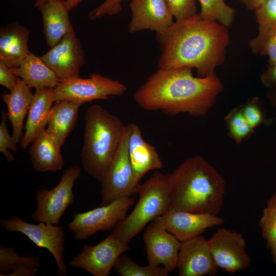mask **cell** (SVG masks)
<instances>
[{"label": "cell", "mask_w": 276, "mask_h": 276, "mask_svg": "<svg viewBox=\"0 0 276 276\" xmlns=\"http://www.w3.org/2000/svg\"><path fill=\"white\" fill-rule=\"evenodd\" d=\"M187 67L159 68L134 93L133 98L141 108L160 111L168 116L185 113L204 116L223 90L214 73L201 77L193 75Z\"/></svg>", "instance_id": "cell-1"}, {"label": "cell", "mask_w": 276, "mask_h": 276, "mask_svg": "<svg viewBox=\"0 0 276 276\" xmlns=\"http://www.w3.org/2000/svg\"><path fill=\"white\" fill-rule=\"evenodd\" d=\"M157 37L162 51L159 68H194L201 77L214 74L223 63L230 41L227 27L199 13L176 21Z\"/></svg>", "instance_id": "cell-2"}, {"label": "cell", "mask_w": 276, "mask_h": 276, "mask_svg": "<svg viewBox=\"0 0 276 276\" xmlns=\"http://www.w3.org/2000/svg\"><path fill=\"white\" fill-rule=\"evenodd\" d=\"M168 211L218 215L226 192L222 175L205 158L186 159L168 174Z\"/></svg>", "instance_id": "cell-3"}, {"label": "cell", "mask_w": 276, "mask_h": 276, "mask_svg": "<svg viewBox=\"0 0 276 276\" xmlns=\"http://www.w3.org/2000/svg\"><path fill=\"white\" fill-rule=\"evenodd\" d=\"M126 127L100 105H92L85 112L82 164L84 171L100 182L120 146Z\"/></svg>", "instance_id": "cell-4"}, {"label": "cell", "mask_w": 276, "mask_h": 276, "mask_svg": "<svg viewBox=\"0 0 276 276\" xmlns=\"http://www.w3.org/2000/svg\"><path fill=\"white\" fill-rule=\"evenodd\" d=\"M167 177L168 174L156 172L140 185L137 203L131 213L113 228L112 233L125 243L129 244L149 222L169 211Z\"/></svg>", "instance_id": "cell-5"}, {"label": "cell", "mask_w": 276, "mask_h": 276, "mask_svg": "<svg viewBox=\"0 0 276 276\" xmlns=\"http://www.w3.org/2000/svg\"><path fill=\"white\" fill-rule=\"evenodd\" d=\"M127 88L118 80L98 74L88 78L80 77L60 80L54 88V100H67L82 104L95 100H106L124 95Z\"/></svg>", "instance_id": "cell-6"}, {"label": "cell", "mask_w": 276, "mask_h": 276, "mask_svg": "<svg viewBox=\"0 0 276 276\" xmlns=\"http://www.w3.org/2000/svg\"><path fill=\"white\" fill-rule=\"evenodd\" d=\"M81 173L79 167H70L63 171L59 182L53 189L48 190L42 188L38 190L35 194L36 209L32 215L33 220L58 225L61 218L74 201L73 188Z\"/></svg>", "instance_id": "cell-7"}, {"label": "cell", "mask_w": 276, "mask_h": 276, "mask_svg": "<svg viewBox=\"0 0 276 276\" xmlns=\"http://www.w3.org/2000/svg\"><path fill=\"white\" fill-rule=\"evenodd\" d=\"M128 125L120 146L101 182L102 205L138 193L140 183L135 177L128 153Z\"/></svg>", "instance_id": "cell-8"}, {"label": "cell", "mask_w": 276, "mask_h": 276, "mask_svg": "<svg viewBox=\"0 0 276 276\" xmlns=\"http://www.w3.org/2000/svg\"><path fill=\"white\" fill-rule=\"evenodd\" d=\"M134 201L131 196L124 197L87 212L74 214L67 227L76 240H85L99 231L113 228L127 216Z\"/></svg>", "instance_id": "cell-9"}, {"label": "cell", "mask_w": 276, "mask_h": 276, "mask_svg": "<svg viewBox=\"0 0 276 276\" xmlns=\"http://www.w3.org/2000/svg\"><path fill=\"white\" fill-rule=\"evenodd\" d=\"M0 223L6 231L21 233L37 247L48 249L55 260L58 274L59 276L67 274L63 259L65 234L61 226L42 222L37 224L30 223L16 216L2 220Z\"/></svg>", "instance_id": "cell-10"}, {"label": "cell", "mask_w": 276, "mask_h": 276, "mask_svg": "<svg viewBox=\"0 0 276 276\" xmlns=\"http://www.w3.org/2000/svg\"><path fill=\"white\" fill-rule=\"evenodd\" d=\"M213 259L219 268L229 274L248 269L251 258L243 235L229 229L218 228L208 240Z\"/></svg>", "instance_id": "cell-11"}, {"label": "cell", "mask_w": 276, "mask_h": 276, "mask_svg": "<svg viewBox=\"0 0 276 276\" xmlns=\"http://www.w3.org/2000/svg\"><path fill=\"white\" fill-rule=\"evenodd\" d=\"M128 248V244L112 233L96 245H85L68 265L84 269L94 276H108L118 258Z\"/></svg>", "instance_id": "cell-12"}, {"label": "cell", "mask_w": 276, "mask_h": 276, "mask_svg": "<svg viewBox=\"0 0 276 276\" xmlns=\"http://www.w3.org/2000/svg\"><path fill=\"white\" fill-rule=\"evenodd\" d=\"M40 57L60 80L80 77L85 63L84 51L75 31L64 35Z\"/></svg>", "instance_id": "cell-13"}, {"label": "cell", "mask_w": 276, "mask_h": 276, "mask_svg": "<svg viewBox=\"0 0 276 276\" xmlns=\"http://www.w3.org/2000/svg\"><path fill=\"white\" fill-rule=\"evenodd\" d=\"M148 264L162 266L169 272L177 268L181 242L154 221L147 227L143 235Z\"/></svg>", "instance_id": "cell-14"}, {"label": "cell", "mask_w": 276, "mask_h": 276, "mask_svg": "<svg viewBox=\"0 0 276 276\" xmlns=\"http://www.w3.org/2000/svg\"><path fill=\"white\" fill-rule=\"evenodd\" d=\"M154 221L181 242L201 235L209 228L221 225L225 221L218 215L185 211H168Z\"/></svg>", "instance_id": "cell-15"}, {"label": "cell", "mask_w": 276, "mask_h": 276, "mask_svg": "<svg viewBox=\"0 0 276 276\" xmlns=\"http://www.w3.org/2000/svg\"><path fill=\"white\" fill-rule=\"evenodd\" d=\"M177 268L179 276H214L219 269L208 240L201 235L181 242Z\"/></svg>", "instance_id": "cell-16"}, {"label": "cell", "mask_w": 276, "mask_h": 276, "mask_svg": "<svg viewBox=\"0 0 276 276\" xmlns=\"http://www.w3.org/2000/svg\"><path fill=\"white\" fill-rule=\"evenodd\" d=\"M129 8L132 13L129 25L130 33L150 29L160 34L174 23L165 0H131Z\"/></svg>", "instance_id": "cell-17"}, {"label": "cell", "mask_w": 276, "mask_h": 276, "mask_svg": "<svg viewBox=\"0 0 276 276\" xmlns=\"http://www.w3.org/2000/svg\"><path fill=\"white\" fill-rule=\"evenodd\" d=\"M34 6L41 12L43 32L49 47L56 44L66 34L75 31L65 0H37Z\"/></svg>", "instance_id": "cell-18"}, {"label": "cell", "mask_w": 276, "mask_h": 276, "mask_svg": "<svg viewBox=\"0 0 276 276\" xmlns=\"http://www.w3.org/2000/svg\"><path fill=\"white\" fill-rule=\"evenodd\" d=\"M128 126L129 158L135 179L140 183L149 171L162 169L163 163L155 148L144 140L139 126L134 123Z\"/></svg>", "instance_id": "cell-19"}, {"label": "cell", "mask_w": 276, "mask_h": 276, "mask_svg": "<svg viewBox=\"0 0 276 276\" xmlns=\"http://www.w3.org/2000/svg\"><path fill=\"white\" fill-rule=\"evenodd\" d=\"M29 30L16 22L0 29V61L11 68L18 67L31 53Z\"/></svg>", "instance_id": "cell-20"}, {"label": "cell", "mask_w": 276, "mask_h": 276, "mask_svg": "<svg viewBox=\"0 0 276 276\" xmlns=\"http://www.w3.org/2000/svg\"><path fill=\"white\" fill-rule=\"evenodd\" d=\"M54 88L36 89L28 113L25 132L20 141L22 149H25L45 129L54 102Z\"/></svg>", "instance_id": "cell-21"}, {"label": "cell", "mask_w": 276, "mask_h": 276, "mask_svg": "<svg viewBox=\"0 0 276 276\" xmlns=\"http://www.w3.org/2000/svg\"><path fill=\"white\" fill-rule=\"evenodd\" d=\"M31 88L18 77L15 87L10 93H3L1 98L6 104L7 116L12 127V137L17 144L21 141L26 116L31 106L33 95Z\"/></svg>", "instance_id": "cell-22"}, {"label": "cell", "mask_w": 276, "mask_h": 276, "mask_svg": "<svg viewBox=\"0 0 276 276\" xmlns=\"http://www.w3.org/2000/svg\"><path fill=\"white\" fill-rule=\"evenodd\" d=\"M59 144L44 129L32 143L29 150L30 160L37 172L61 170L64 164Z\"/></svg>", "instance_id": "cell-23"}, {"label": "cell", "mask_w": 276, "mask_h": 276, "mask_svg": "<svg viewBox=\"0 0 276 276\" xmlns=\"http://www.w3.org/2000/svg\"><path fill=\"white\" fill-rule=\"evenodd\" d=\"M13 73L31 88H55L60 80L41 57L30 53Z\"/></svg>", "instance_id": "cell-24"}, {"label": "cell", "mask_w": 276, "mask_h": 276, "mask_svg": "<svg viewBox=\"0 0 276 276\" xmlns=\"http://www.w3.org/2000/svg\"><path fill=\"white\" fill-rule=\"evenodd\" d=\"M81 103L67 100L56 102L48 121L47 131L61 146L76 124Z\"/></svg>", "instance_id": "cell-25"}, {"label": "cell", "mask_w": 276, "mask_h": 276, "mask_svg": "<svg viewBox=\"0 0 276 276\" xmlns=\"http://www.w3.org/2000/svg\"><path fill=\"white\" fill-rule=\"evenodd\" d=\"M39 258L28 256L21 257L12 247L1 246L0 247V275H4L6 272L12 270L8 275L33 276L35 275L40 266Z\"/></svg>", "instance_id": "cell-26"}, {"label": "cell", "mask_w": 276, "mask_h": 276, "mask_svg": "<svg viewBox=\"0 0 276 276\" xmlns=\"http://www.w3.org/2000/svg\"><path fill=\"white\" fill-rule=\"evenodd\" d=\"M255 11L259 33L249 42L251 50L276 34V0H266Z\"/></svg>", "instance_id": "cell-27"}, {"label": "cell", "mask_w": 276, "mask_h": 276, "mask_svg": "<svg viewBox=\"0 0 276 276\" xmlns=\"http://www.w3.org/2000/svg\"><path fill=\"white\" fill-rule=\"evenodd\" d=\"M262 237L266 240L276 266V194L267 200L259 222Z\"/></svg>", "instance_id": "cell-28"}, {"label": "cell", "mask_w": 276, "mask_h": 276, "mask_svg": "<svg viewBox=\"0 0 276 276\" xmlns=\"http://www.w3.org/2000/svg\"><path fill=\"white\" fill-rule=\"evenodd\" d=\"M200 16L205 20L216 21L228 28L233 23L235 10L226 4L225 0H199Z\"/></svg>", "instance_id": "cell-29"}, {"label": "cell", "mask_w": 276, "mask_h": 276, "mask_svg": "<svg viewBox=\"0 0 276 276\" xmlns=\"http://www.w3.org/2000/svg\"><path fill=\"white\" fill-rule=\"evenodd\" d=\"M113 268L121 276H167L170 272L162 266H141L123 254L117 259Z\"/></svg>", "instance_id": "cell-30"}, {"label": "cell", "mask_w": 276, "mask_h": 276, "mask_svg": "<svg viewBox=\"0 0 276 276\" xmlns=\"http://www.w3.org/2000/svg\"><path fill=\"white\" fill-rule=\"evenodd\" d=\"M228 135L236 143L240 144L254 133V130L247 122L243 113L242 105L233 108L224 117Z\"/></svg>", "instance_id": "cell-31"}, {"label": "cell", "mask_w": 276, "mask_h": 276, "mask_svg": "<svg viewBox=\"0 0 276 276\" xmlns=\"http://www.w3.org/2000/svg\"><path fill=\"white\" fill-rule=\"evenodd\" d=\"M1 122L0 124V151L2 153L7 162H13L15 159L13 155L9 150L16 154L17 152L16 143L12 135L9 132L6 121L8 119L7 112L5 111L1 112Z\"/></svg>", "instance_id": "cell-32"}, {"label": "cell", "mask_w": 276, "mask_h": 276, "mask_svg": "<svg viewBox=\"0 0 276 276\" xmlns=\"http://www.w3.org/2000/svg\"><path fill=\"white\" fill-rule=\"evenodd\" d=\"M176 21H179L197 14L195 0H165Z\"/></svg>", "instance_id": "cell-33"}, {"label": "cell", "mask_w": 276, "mask_h": 276, "mask_svg": "<svg viewBox=\"0 0 276 276\" xmlns=\"http://www.w3.org/2000/svg\"><path fill=\"white\" fill-rule=\"evenodd\" d=\"M242 107L245 118L254 129L266 122V119L258 97L252 98L244 105H242Z\"/></svg>", "instance_id": "cell-34"}, {"label": "cell", "mask_w": 276, "mask_h": 276, "mask_svg": "<svg viewBox=\"0 0 276 276\" xmlns=\"http://www.w3.org/2000/svg\"><path fill=\"white\" fill-rule=\"evenodd\" d=\"M124 0H105L91 10L88 16L90 19H98L105 15H113L122 10V2Z\"/></svg>", "instance_id": "cell-35"}, {"label": "cell", "mask_w": 276, "mask_h": 276, "mask_svg": "<svg viewBox=\"0 0 276 276\" xmlns=\"http://www.w3.org/2000/svg\"><path fill=\"white\" fill-rule=\"evenodd\" d=\"M251 51L254 53L267 56L268 64L276 63V34L271 35Z\"/></svg>", "instance_id": "cell-36"}, {"label": "cell", "mask_w": 276, "mask_h": 276, "mask_svg": "<svg viewBox=\"0 0 276 276\" xmlns=\"http://www.w3.org/2000/svg\"><path fill=\"white\" fill-rule=\"evenodd\" d=\"M17 80L18 77L13 73L11 68L0 61V84L11 91L15 87Z\"/></svg>", "instance_id": "cell-37"}, {"label": "cell", "mask_w": 276, "mask_h": 276, "mask_svg": "<svg viewBox=\"0 0 276 276\" xmlns=\"http://www.w3.org/2000/svg\"><path fill=\"white\" fill-rule=\"evenodd\" d=\"M260 80L263 85L268 88L276 87V63L268 64L266 70L262 74Z\"/></svg>", "instance_id": "cell-38"}, {"label": "cell", "mask_w": 276, "mask_h": 276, "mask_svg": "<svg viewBox=\"0 0 276 276\" xmlns=\"http://www.w3.org/2000/svg\"><path fill=\"white\" fill-rule=\"evenodd\" d=\"M266 0H239L249 10H255Z\"/></svg>", "instance_id": "cell-39"}, {"label": "cell", "mask_w": 276, "mask_h": 276, "mask_svg": "<svg viewBox=\"0 0 276 276\" xmlns=\"http://www.w3.org/2000/svg\"><path fill=\"white\" fill-rule=\"evenodd\" d=\"M270 89L268 94V98L271 105L276 107V87Z\"/></svg>", "instance_id": "cell-40"}, {"label": "cell", "mask_w": 276, "mask_h": 276, "mask_svg": "<svg viewBox=\"0 0 276 276\" xmlns=\"http://www.w3.org/2000/svg\"><path fill=\"white\" fill-rule=\"evenodd\" d=\"M65 1L70 10H71L74 8L76 7L83 0H65Z\"/></svg>", "instance_id": "cell-41"}]
</instances>
